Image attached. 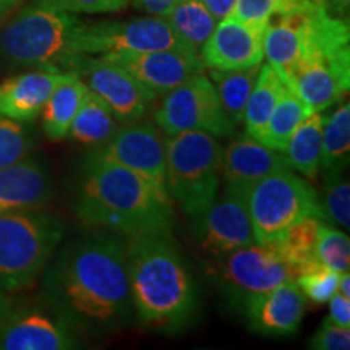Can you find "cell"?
<instances>
[{"mask_svg": "<svg viewBox=\"0 0 350 350\" xmlns=\"http://www.w3.org/2000/svg\"><path fill=\"white\" fill-rule=\"evenodd\" d=\"M42 291L78 332L99 336L129 326L135 310L125 239L99 230L68 242L44 268Z\"/></svg>", "mask_w": 350, "mask_h": 350, "instance_id": "cell-1", "label": "cell"}, {"mask_svg": "<svg viewBox=\"0 0 350 350\" xmlns=\"http://www.w3.org/2000/svg\"><path fill=\"white\" fill-rule=\"evenodd\" d=\"M73 209L86 226L122 239L172 230L175 224L167 191L137 172L88 157L77 174Z\"/></svg>", "mask_w": 350, "mask_h": 350, "instance_id": "cell-2", "label": "cell"}, {"mask_svg": "<svg viewBox=\"0 0 350 350\" xmlns=\"http://www.w3.org/2000/svg\"><path fill=\"white\" fill-rule=\"evenodd\" d=\"M125 248L135 318L159 332L185 329L198 310V291L172 230L125 239Z\"/></svg>", "mask_w": 350, "mask_h": 350, "instance_id": "cell-3", "label": "cell"}, {"mask_svg": "<svg viewBox=\"0 0 350 350\" xmlns=\"http://www.w3.org/2000/svg\"><path fill=\"white\" fill-rule=\"evenodd\" d=\"M86 21L44 5L25 7L0 33V57L20 67L72 73Z\"/></svg>", "mask_w": 350, "mask_h": 350, "instance_id": "cell-4", "label": "cell"}, {"mask_svg": "<svg viewBox=\"0 0 350 350\" xmlns=\"http://www.w3.org/2000/svg\"><path fill=\"white\" fill-rule=\"evenodd\" d=\"M64 235L65 222L42 208L0 214V294L33 286Z\"/></svg>", "mask_w": 350, "mask_h": 350, "instance_id": "cell-5", "label": "cell"}, {"mask_svg": "<svg viewBox=\"0 0 350 350\" xmlns=\"http://www.w3.org/2000/svg\"><path fill=\"white\" fill-rule=\"evenodd\" d=\"M221 165L222 146L213 135L183 131L165 137V190L190 219L219 195Z\"/></svg>", "mask_w": 350, "mask_h": 350, "instance_id": "cell-6", "label": "cell"}, {"mask_svg": "<svg viewBox=\"0 0 350 350\" xmlns=\"http://www.w3.org/2000/svg\"><path fill=\"white\" fill-rule=\"evenodd\" d=\"M256 243L274 242L284 230L306 216L323 217L318 191L292 169L256 182L245 195Z\"/></svg>", "mask_w": 350, "mask_h": 350, "instance_id": "cell-7", "label": "cell"}, {"mask_svg": "<svg viewBox=\"0 0 350 350\" xmlns=\"http://www.w3.org/2000/svg\"><path fill=\"white\" fill-rule=\"evenodd\" d=\"M154 124L165 137L183 131H204L216 138L235 133V125L222 111L216 88L204 72L164 94L154 112Z\"/></svg>", "mask_w": 350, "mask_h": 350, "instance_id": "cell-8", "label": "cell"}, {"mask_svg": "<svg viewBox=\"0 0 350 350\" xmlns=\"http://www.w3.org/2000/svg\"><path fill=\"white\" fill-rule=\"evenodd\" d=\"M213 278L226 295L245 306L252 297L284 282L295 281V271L273 245L253 243L213 260Z\"/></svg>", "mask_w": 350, "mask_h": 350, "instance_id": "cell-9", "label": "cell"}, {"mask_svg": "<svg viewBox=\"0 0 350 350\" xmlns=\"http://www.w3.org/2000/svg\"><path fill=\"white\" fill-rule=\"evenodd\" d=\"M281 77L310 112L326 111L349 93V41L323 44Z\"/></svg>", "mask_w": 350, "mask_h": 350, "instance_id": "cell-10", "label": "cell"}, {"mask_svg": "<svg viewBox=\"0 0 350 350\" xmlns=\"http://www.w3.org/2000/svg\"><path fill=\"white\" fill-rule=\"evenodd\" d=\"M78 47L83 55L129 54V52L165 49L195 52L177 36L167 20L161 16L86 23Z\"/></svg>", "mask_w": 350, "mask_h": 350, "instance_id": "cell-11", "label": "cell"}, {"mask_svg": "<svg viewBox=\"0 0 350 350\" xmlns=\"http://www.w3.org/2000/svg\"><path fill=\"white\" fill-rule=\"evenodd\" d=\"M88 159L116 164L137 172L165 190V137L152 122L137 120L119 125L103 146L91 150Z\"/></svg>", "mask_w": 350, "mask_h": 350, "instance_id": "cell-12", "label": "cell"}, {"mask_svg": "<svg viewBox=\"0 0 350 350\" xmlns=\"http://www.w3.org/2000/svg\"><path fill=\"white\" fill-rule=\"evenodd\" d=\"M72 73L111 107L119 124L144 119L157 98L125 68L103 55H80Z\"/></svg>", "mask_w": 350, "mask_h": 350, "instance_id": "cell-13", "label": "cell"}, {"mask_svg": "<svg viewBox=\"0 0 350 350\" xmlns=\"http://www.w3.org/2000/svg\"><path fill=\"white\" fill-rule=\"evenodd\" d=\"M78 331L47 305L8 306L0 323V350L80 349Z\"/></svg>", "mask_w": 350, "mask_h": 350, "instance_id": "cell-14", "label": "cell"}, {"mask_svg": "<svg viewBox=\"0 0 350 350\" xmlns=\"http://www.w3.org/2000/svg\"><path fill=\"white\" fill-rule=\"evenodd\" d=\"M191 232L200 250L211 260L256 243L247 200L226 190L191 217Z\"/></svg>", "mask_w": 350, "mask_h": 350, "instance_id": "cell-15", "label": "cell"}, {"mask_svg": "<svg viewBox=\"0 0 350 350\" xmlns=\"http://www.w3.org/2000/svg\"><path fill=\"white\" fill-rule=\"evenodd\" d=\"M130 75L152 91L157 98L169 93L175 86L182 85L188 78L203 73L204 67L200 54L190 51H151V52H129V54H106Z\"/></svg>", "mask_w": 350, "mask_h": 350, "instance_id": "cell-16", "label": "cell"}, {"mask_svg": "<svg viewBox=\"0 0 350 350\" xmlns=\"http://www.w3.org/2000/svg\"><path fill=\"white\" fill-rule=\"evenodd\" d=\"M265 29L253 28L234 16L219 20L211 36L203 44L200 57L213 70H242L260 65Z\"/></svg>", "mask_w": 350, "mask_h": 350, "instance_id": "cell-17", "label": "cell"}, {"mask_svg": "<svg viewBox=\"0 0 350 350\" xmlns=\"http://www.w3.org/2000/svg\"><path fill=\"white\" fill-rule=\"evenodd\" d=\"M287 169L291 165L284 152L271 150L248 135L222 148L221 180L224 190L232 193L245 196L261 178Z\"/></svg>", "mask_w": 350, "mask_h": 350, "instance_id": "cell-18", "label": "cell"}, {"mask_svg": "<svg viewBox=\"0 0 350 350\" xmlns=\"http://www.w3.org/2000/svg\"><path fill=\"white\" fill-rule=\"evenodd\" d=\"M243 310L252 331L268 338H282L294 334L300 327L305 314V295L295 281H288L252 297Z\"/></svg>", "mask_w": 350, "mask_h": 350, "instance_id": "cell-19", "label": "cell"}, {"mask_svg": "<svg viewBox=\"0 0 350 350\" xmlns=\"http://www.w3.org/2000/svg\"><path fill=\"white\" fill-rule=\"evenodd\" d=\"M52 195V175L38 157L28 156L0 169V214L41 209Z\"/></svg>", "mask_w": 350, "mask_h": 350, "instance_id": "cell-20", "label": "cell"}, {"mask_svg": "<svg viewBox=\"0 0 350 350\" xmlns=\"http://www.w3.org/2000/svg\"><path fill=\"white\" fill-rule=\"evenodd\" d=\"M65 75L52 70H33L3 80L0 83V116L25 124L33 122Z\"/></svg>", "mask_w": 350, "mask_h": 350, "instance_id": "cell-21", "label": "cell"}, {"mask_svg": "<svg viewBox=\"0 0 350 350\" xmlns=\"http://www.w3.org/2000/svg\"><path fill=\"white\" fill-rule=\"evenodd\" d=\"M88 86L77 73H67L52 91L44 104L41 116L42 131L51 142H62L68 137L70 126L75 119Z\"/></svg>", "mask_w": 350, "mask_h": 350, "instance_id": "cell-22", "label": "cell"}, {"mask_svg": "<svg viewBox=\"0 0 350 350\" xmlns=\"http://www.w3.org/2000/svg\"><path fill=\"white\" fill-rule=\"evenodd\" d=\"M119 125L111 107L88 88L70 126L68 138L91 151L103 146L116 133Z\"/></svg>", "mask_w": 350, "mask_h": 350, "instance_id": "cell-23", "label": "cell"}, {"mask_svg": "<svg viewBox=\"0 0 350 350\" xmlns=\"http://www.w3.org/2000/svg\"><path fill=\"white\" fill-rule=\"evenodd\" d=\"M321 224V217L306 216L284 230L274 242H269L292 266L295 275L323 266L317 258V240Z\"/></svg>", "mask_w": 350, "mask_h": 350, "instance_id": "cell-24", "label": "cell"}, {"mask_svg": "<svg viewBox=\"0 0 350 350\" xmlns=\"http://www.w3.org/2000/svg\"><path fill=\"white\" fill-rule=\"evenodd\" d=\"M284 86H286V81L273 65H260V72H258L255 86H253L247 107H245L242 122L248 137L255 139L260 138L266 122L269 120L271 113L278 104Z\"/></svg>", "mask_w": 350, "mask_h": 350, "instance_id": "cell-25", "label": "cell"}, {"mask_svg": "<svg viewBox=\"0 0 350 350\" xmlns=\"http://www.w3.org/2000/svg\"><path fill=\"white\" fill-rule=\"evenodd\" d=\"M323 125H325V113H308L297 126L284 151L291 169L308 178H314L319 174Z\"/></svg>", "mask_w": 350, "mask_h": 350, "instance_id": "cell-26", "label": "cell"}, {"mask_svg": "<svg viewBox=\"0 0 350 350\" xmlns=\"http://www.w3.org/2000/svg\"><path fill=\"white\" fill-rule=\"evenodd\" d=\"M350 159V106L342 103L332 112L325 116L321 138V157L319 172L323 175L342 174Z\"/></svg>", "mask_w": 350, "mask_h": 350, "instance_id": "cell-27", "label": "cell"}, {"mask_svg": "<svg viewBox=\"0 0 350 350\" xmlns=\"http://www.w3.org/2000/svg\"><path fill=\"white\" fill-rule=\"evenodd\" d=\"M261 65V64H260ZM260 65L242 70H213L209 68V80L213 81L222 111L235 126L243 122L245 107L255 86Z\"/></svg>", "mask_w": 350, "mask_h": 350, "instance_id": "cell-28", "label": "cell"}, {"mask_svg": "<svg viewBox=\"0 0 350 350\" xmlns=\"http://www.w3.org/2000/svg\"><path fill=\"white\" fill-rule=\"evenodd\" d=\"M308 113H312L310 109L301 103L299 96L286 83L278 104L256 142L262 143L271 150L284 152L288 139Z\"/></svg>", "mask_w": 350, "mask_h": 350, "instance_id": "cell-29", "label": "cell"}, {"mask_svg": "<svg viewBox=\"0 0 350 350\" xmlns=\"http://www.w3.org/2000/svg\"><path fill=\"white\" fill-rule=\"evenodd\" d=\"M165 20L177 36L196 54H200L203 44L208 41L217 25V20L201 0H178Z\"/></svg>", "mask_w": 350, "mask_h": 350, "instance_id": "cell-30", "label": "cell"}, {"mask_svg": "<svg viewBox=\"0 0 350 350\" xmlns=\"http://www.w3.org/2000/svg\"><path fill=\"white\" fill-rule=\"evenodd\" d=\"M321 195H318L319 206L325 221L349 230L350 227V185L342 174L323 175Z\"/></svg>", "mask_w": 350, "mask_h": 350, "instance_id": "cell-31", "label": "cell"}, {"mask_svg": "<svg viewBox=\"0 0 350 350\" xmlns=\"http://www.w3.org/2000/svg\"><path fill=\"white\" fill-rule=\"evenodd\" d=\"M36 137L25 122L0 116V169L31 156Z\"/></svg>", "mask_w": 350, "mask_h": 350, "instance_id": "cell-32", "label": "cell"}, {"mask_svg": "<svg viewBox=\"0 0 350 350\" xmlns=\"http://www.w3.org/2000/svg\"><path fill=\"white\" fill-rule=\"evenodd\" d=\"M317 258L323 266L338 273L349 271L350 242L347 235L323 221L317 240Z\"/></svg>", "mask_w": 350, "mask_h": 350, "instance_id": "cell-33", "label": "cell"}, {"mask_svg": "<svg viewBox=\"0 0 350 350\" xmlns=\"http://www.w3.org/2000/svg\"><path fill=\"white\" fill-rule=\"evenodd\" d=\"M340 274L342 273L326 268V266H319L317 269L297 275L295 282L301 294L314 304H327V300L338 291Z\"/></svg>", "mask_w": 350, "mask_h": 350, "instance_id": "cell-34", "label": "cell"}, {"mask_svg": "<svg viewBox=\"0 0 350 350\" xmlns=\"http://www.w3.org/2000/svg\"><path fill=\"white\" fill-rule=\"evenodd\" d=\"M34 3L75 13V15L78 13L98 15V13H117L124 10L129 0H34Z\"/></svg>", "mask_w": 350, "mask_h": 350, "instance_id": "cell-35", "label": "cell"}, {"mask_svg": "<svg viewBox=\"0 0 350 350\" xmlns=\"http://www.w3.org/2000/svg\"><path fill=\"white\" fill-rule=\"evenodd\" d=\"M278 5V0H235L230 16L258 29H266V25Z\"/></svg>", "mask_w": 350, "mask_h": 350, "instance_id": "cell-36", "label": "cell"}, {"mask_svg": "<svg viewBox=\"0 0 350 350\" xmlns=\"http://www.w3.org/2000/svg\"><path fill=\"white\" fill-rule=\"evenodd\" d=\"M308 347L314 350H349L350 327L338 326L326 318L321 327L312 336Z\"/></svg>", "mask_w": 350, "mask_h": 350, "instance_id": "cell-37", "label": "cell"}, {"mask_svg": "<svg viewBox=\"0 0 350 350\" xmlns=\"http://www.w3.org/2000/svg\"><path fill=\"white\" fill-rule=\"evenodd\" d=\"M329 314L327 319L338 326L350 327V299L344 297L340 292L336 291L329 300Z\"/></svg>", "mask_w": 350, "mask_h": 350, "instance_id": "cell-38", "label": "cell"}, {"mask_svg": "<svg viewBox=\"0 0 350 350\" xmlns=\"http://www.w3.org/2000/svg\"><path fill=\"white\" fill-rule=\"evenodd\" d=\"M133 5L151 16H161L165 18L170 10L177 5L178 0H131Z\"/></svg>", "mask_w": 350, "mask_h": 350, "instance_id": "cell-39", "label": "cell"}, {"mask_svg": "<svg viewBox=\"0 0 350 350\" xmlns=\"http://www.w3.org/2000/svg\"><path fill=\"white\" fill-rule=\"evenodd\" d=\"M349 3L350 0H326V7L332 15L340 16L342 18L344 13L349 12Z\"/></svg>", "mask_w": 350, "mask_h": 350, "instance_id": "cell-40", "label": "cell"}, {"mask_svg": "<svg viewBox=\"0 0 350 350\" xmlns=\"http://www.w3.org/2000/svg\"><path fill=\"white\" fill-rule=\"evenodd\" d=\"M306 0H278V5H275L274 13H282V12H288L292 8L300 7L301 3H305ZM273 13V15H274ZM271 15V16H273Z\"/></svg>", "mask_w": 350, "mask_h": 350, "instance_id": "cell-41", "label": "cell"}, {"mask_svg": "<svg viewBox=\"0 0 350 350\" xmlns=\"http://www.w3.org/2000/svg\"><path fill=\"white\" fill-rule=\"evenodd\" d=\"M338 292H340L344 297H349L350 299V274L349 271L340 274L339 278V284H338Z\"/></svg>", "mask_w": 350, "mask_h": 350, "instance_id": "cell-42", "label": "cell"}, {"mask_svg": "<svg viewBox=\"0 0 350 350\" xmlns=\"http://www.w3.org/2000/svg\"><path fill=\"white\" fill-rule=\"evenodd\" d=\"M20 2L21 0H0V20L7 16Z\"/></svg>", "mask_w": 350, "mask_h": 350, "instance_id": "cell-43", "label": "cell"}, {"mask_svg": "<svg viewBox=\"0 0 350 350\" xmlns=\"http://www.w3.org/2000/svg\"><path fill=\"white\" fill-rule=\"evenodd\" d=\"M8 306H10V301H8V300L5 299V295L0 294V323H2L3 317H5Z\"/></svg>", "mask_w": 350, "mask_h": 350, "instance_id": "cell-44", "label": "cell"}]
</instances>
